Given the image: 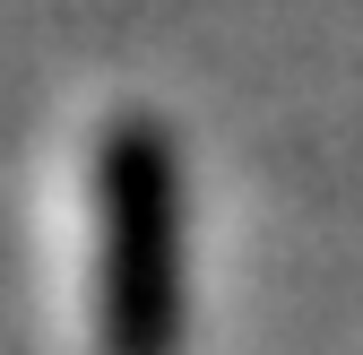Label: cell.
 Listing matches in <instances>:
<instances>
[{
    "label": "cell",
    "mask_w": 363,
    "mask_h": 355,
    "mask_svg": "<svg viewBox=\"0 0 363 355\" xmlns=\"http://www.w3.org/2000/svg\"><path fill=\"white\" fill-rule=\"evenodd\" d=\"M52 295L78 355L173 346V156L139 113H86L52 173Z\"/></svg>",
    "instance_id": "cell-1"
}]
</instances>
